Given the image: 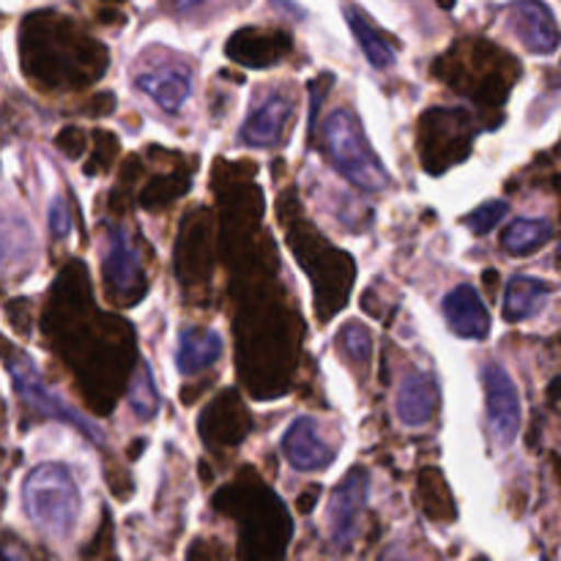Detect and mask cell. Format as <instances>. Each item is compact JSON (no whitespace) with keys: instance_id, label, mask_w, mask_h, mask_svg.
<instances>
[{"instance_id":"10","label":"cell","mask_w":561,"mask_h":561,"mask_svg":"<svg viewBox=\"0 0 561 561\" xmlns=\"http://www.w3.org/2000/svg\"><path fill=\"white\" fill-rule=\"evenodd\" d=\"M104 288H107L110 301L124 307H135L146 296L148 283L142 274L140 255L129 244V236L121 228H110L107 255L102 263Z\"/></svg>"},{"instance_id":"14","label":"cell","mask_w":561,"mask_h":561,"mask_svg":"<svg viewBox=\"0 0 561 561\" xmlns=\"http://www.w3.org/2000/svg\"><path fill=\"white\" fill-rule=\"evenodd\" d=\"M367 488H370V474L362 466H354L329 499V529H332V546L337 551H348L354 542L356 524L367 504Z\"/></svg>"},{"instance_id":"15","label":"cell","mask_w":561,"mask_h":561,"mask_svg":"<svg viewBox=\"0 0 561 561\" xmlns=\"http://www.w3.org/2000/svg\"><path fill=\"white\" fill-rule=\"evenodd\" d=\"M507 25L513 27V33L529 53H557L559 25L546 0H513L507 9Z\"/></svg>"},{"instance_id":"19","label":"cell","mask_w":561,"mask_h":561,"mask_svg":"<svg viewBox=\"0 0 561 561\" xmlns=\"http://www.w3.org/2000/svg\"><path fill=\"white\" fill-rule=\"evenodd\" d=\"M135 85L148 93L164 113H179L192 93V69L181 60H164L153 69L140 71Z\"/></svg>"},{"instance_id":"13","label":"cell","mask_w":561,"mask_h":561,"mask_svg":"<svg viewBox=\"0 0 561 561\" xmlns=\"http://www.w3.org/2000/svg\"><path fill=\"white\" fill-rule=\"evenodd\" d=\"M197 427H201V438L206 447L230 449L239 447L250 436L252 416L247 411V405L241 403L239 392L236 389H225V392H219L208 403V409H203Z\"/></svg>"},{"instance_id":"39","label":"cell","mask_w":561,"mask_h":561,"mask_svg":"<svg viewBox=\"0 0 561 561\" xmlns=\"http://www.w3.org/2000/svg\"><path fill=\"white\" fill-rule=\"evenodd\" d=\"M438 5H442V9H455V0H438Z\"/></svg>"},{"instance_id":"7","label":"cell","mask_w":561,"mask_h":561,"mask_svg":"<svg viewBox=\"0 0 561 561\" xmlns=\"http://www.w3.org/2000/svg\"><path fill=\"white\" fill-rule=\"evenodd\" d=\"M444 64L453 69L444 75V82L458 88L460 93L474 96L480 107H504L515 80L520 77V64L502 47L491 42H474L466 60H458L453 53L444 55Z\"/></svg>"},{"instance_id":"17","label":"cell","mask_w":561,"mask_h":561,"mask_svg":"<svg viewBox=\"0 0 561 561\" xmlns=\"http://www.w3.org/2000/svg\"><path fill=\"white\" fill-rule=\"evenodd\" d=\"M294 99L283 91L266 93V99L252 107L247 115L244 126H241V140L252 148H272L279 146L288 135L290 115H294Z\"/></svg>"},{"instance_id":"23","label":"cell","mask_w":561,"mask_h":561,"mask_svg":"<svg viewBox=\"0 0 561 561\" xmlns=\"http://www.w3.org/2000/svg\"><path fill=\"white\" fill-rule=\"evenodd\" d=\"M219 356H222V337L217 332H211L208 327H186L181 332L175 362L184 376H197V373L208 370L211 365H217Z\"/></svg>"},{"instance_id":"32","label":"cell","mask_w":561,"mask_h":561,"mask_svg":"<svg viewBox=\"0 0 561 561\" xmlns=\"http://www.w3.org/2000/svg\"><path fill=\"white\" fill-rule=\"evenodd\" d=\"M55 146H58V151L69 159L85 157V131H82L80 126H64V129L58 131V137H55Z\"/></svg>"},{"instance_id":"35","label":"cell","mask_w":561,"mask_h":561,"mask_svg":"<svg viewBox=\"0 0 561 561\" xmlns=\"http://www.w3.org/2000/svg\"><path fill=\"white\" fill-rule=\"evenodd\" d=\"M318 499H321V488H318V485L307 488V491L299 496V513L301 515H310L312 510H316Z\"/></svg>"},{"instance_id":"36","label":"cell","mask_w":561,"mask_h":561,"mask_svg":"<svg viewBox=\"0 0 561 561\" xmlns=\"http://www.w3.org/2000/svg\"><path fill=\"white\" fill-rule=\"evenodd\" d=\"M482 283H485V288L491 290V294H496V288H499V272H496V268H485V272H482Z\"/></svg>"},{"instance_id":"22","label":"cell","mask_w":561,"mask_h":561,"mask_svg":"<svg viewBox=\"0 0 561 561\" xmlns=\"http://www.w3.org/2000/svg\"><path fill=\"white\" fill-rule=\"evenodd\" d=\"M553 294V285L531 274H515L507 285L502 305V318L507 323H520L526 318L537 316L546 307L548 296Z\"/></svg>"},{"instance_id":"33","label":"cell","mask_w":561,"mask_h":561,"mask_svg":"<svg viewBox=\"0 0 561 561\" xmlns=\"http://www.w3.org/2000/svg\"><path fill=\"white\" fill-rule=\"evenodd\" d=\"M69 230H71L69 208H66L64 197H55L53 206H49V233H53L55 239H64Z\"/></svg>"},{"instance_id":"26","label":"cell","mask_w":561,"mask_h":561,"mask_svg":"<svg viewBox=\"0 0 561 561\" xmlns=\"http://www.w3.org/2000/svg\"><path fill=\"white\" fill-rule=\"evenodd\" d=\"M416 493H420L422 510L431 520H442V524H449L455 520L458 510H455L453 496H449L447 480L442 477L438 469H425L420 474V485H416Z\"/></svg>"},{"instance_id":"2","label":"cell","mask_w":561,"mask_h":561,"mask_svg":"<svg viewBox=\"0 0 561 561\" xmlns=\"http://www.w3.org/2000/svg\"><path fill=\"white\" fill-rule=\"evenodd\" d=\"M107 47L82 33H66L64 25H42L33 16L22 33V66L33 82L58 91L91 85L107 71Z\"/></svg>"},{"instance_id":"38","label":"cell","mask_w":561,"mask_h":561,"mask_svg":"<svg viewBox=\"0 0 561 561\" xmlns=\"http://www.w3.org/2000/svg\"><path fill=\"white\" fill-rule=\"evenodd\" d=\"M272 3H274V5H285V9H294V11H296V5L290 3V0H272Z\"/></svg>"},{"instance_id":"6","label":"cell","mask_w":561,"mask_h":561,"mask_svg":"<svg viewBox=\"0 0 561 561\" xmlns=\"http://www.w3.org/2000/svg\"><path fill=\"white\" fill-rule=\"evenodd\" d=\"M22 507L36 529L66 540L80 515V491L64 463H42L22 482Z\"/></svg>"},{"instance_id":"28","label":"cell","mask_w":561,"mask_h":561,"mask_svg":"<svg viewBox=\"0 0 561 561\" xmlns=\"http://www.w3.org/2000/svg\"><path fill=\"white\" fill-rule=\"evenodd\" d=\"M337 345H340V351L345 354V359H348L354 367L370 365L373 337H370V332L362 327V323H356V321L345 323L337 334Z\"/></svg>"},{"instance_id":"30","label":"cell","mask_w":561,"mask_h":561,"mask_svg":"<svg viewBox=\"0 0 561 561\" xmlns=\"http://www.w3.org/2000/svg\"><path fill=\"white\" fill-rule=\"evenodd\" d=\"M510 206L504 201H491V203H482L480 208L463 217V225L471 230L474 236H488L504 217H507Z\"/></svg>"},{"instance_id":"31","label":"cell","mask_w":561,"mask_h":561,"mask_svg":"<svg viewBox=\"0 0 561 561\" xmlns=\"http://www.w3.org/2000/svg\"><path fill=\"white\" fill-rule=\"evenodd\" d=\"M93 140H96V146H93V157L85 162L88 175L104 173V170L110 168V162H113L115 153H118V137L110 135V131H104V148H102V142H99L96 135H93Z\"/></svg>"},{"instance_id":"24","label":"cell","mask_w":561,"mask_h":561,"mask_svg":"<svg viewBox=\"0 0 561 561\" xmlns=\"http://www.w3.org/2000/svg\"><path fill=\"white\" fill-rule=\"evenodd\" d=\"M345 20H348L351 33L356 36V42H359L362 53H365V58L370 60L373 69H392L394 66L392 42H389V38L383 36V33L378 31V27L373 25L362 11L348 9L345 11Z\"/></svg>"},{"instance_id":"12","label":"cell","mask_w":561,"mask_h":561,"mask_svg":"<svg viewBox=\"0 0 561 561\" xmlns=\"http://www.w3.org/2000/svg\"><path fill=\"white\" fill-rule=\"evenodd\" d=\"M211 272V217L208 208L197 206L181 222L179 244H175V274L186 290L208 283Z\"/></svg>"},{"instance_id":"1","label":"cell","mask_w":561,"mask_h":561,"mask_svg":"<svg viewBox=\"0 0 561 561\" xmlns=\"http://www.w3.org/2000/svg\"><path fill=\"white\" fill-rule=\"evenodd\" d=\"M44 332L69 367H75L91 409L110 414L135 362V334L121 318L93 307L82 263L71 261L53 285Z\"/></svg>"},{"instance_id":"29","label":"cell","mask_w":561,"mask_h":561,"mask_svg":"<svg viewBox=\"0 0 561 561\" xmlns=\"http://www.w3.org/2000/svg\"><path fill=\"white\" fill-rule=\"evenodd\" d=\"M129 405L135 411L137 420H153L159 411V394L157 387H153V378H151V367H142L137 373L135 383L129 389Z\"/></svg>"},{"instance_id":"18","label":"cell","mask_w":561,"mask_h":561,"mask_svg":"<svg viewBox=\"0 0 561 561\" xmlns=\"http://www.w3.org/2000/svg\"><path fill=\"white\" fill-rule=\"evenodd\" d=\"M283 453L299 471H323L334 463L337 453L323 438L321 425L312 416H299L283 436Z\"/></svg>"},{"instance_id":"5","label":"cell","mask_w":561,"mask_h":561,"mask_svg":"<svg viewBox=\"0 0 561 561\" xmlns=\"http://www.w3.org/2000/svg\"><path fill=\"white\" fill-rule=\"evenodd\" d=\"M323 151L340 175L356 190L381 192L389 186V173L367 142L359 115L351 107H337L323 121Z\"/></svg>"},{"instance_id":"9","label":"cell","mask_w":561,"mask_h":561,"mask_svg":"<svg viewBox=\"0 0 561 561\" xmlns=\"http://www.w3.org/2000/svg\"><path fill=\"white\" fill-rule=\"evenodd\" d=\"M9 373L11 378H14V389L16 394H20L22 400H25L27 405H31L36 414L42 416H49V420H60L66 422V425H75L77 431L82 433V436L91 438L93 444H102V433H96V427L91 425L88 420H82L77 411H71L69 405L64 403V400L58 398V394H53L47 389V383L38 378V373L33 370L31 359H27L25 354H20V351H14V354L9 356Z\"/></svg>"},{"instance_id":"40","label":"cell","mask_w":561,"mask_h":561,"mask_svg":"<svg viewBox=\"0 0 561 561\" xmlns=\"http://www.w3.org/2000/svg\"><path fill=\"white\" fill-rule=\"evenodd\" d=\"M110 3H121V0H110Z\"/></svg>"},{"instance_id":"11","label":"cell","mask_w":561,"mask_h":561,"mask_svg":"<svg viewBox=\"0 0 561 561\" xmlns=\"http://www.w3.org/2000/svg\"><path fill=\"white\" fill-rule=\"evenodd\" d=\"M482 387H485L488 427L499 447H510L520 431V392L513 376L496 362L482 367Z\"/></svg>"},{"instance_id":"25","label":"cell","mask_w":561,"mask_h":561,"mask_svg":"<svg viewBox=\"0 0 561 561\" xmlns=\"http://www.w3.org/2000/svg\"><path fill=\"white\" fill-rule=\"evenodd\" d=\"M553 241V225L548 219H515L502 233V250L515 257H526Z\"/></svg>"},{"instance_id":"37","label":"cell","mask_w":561,"mask_h":561,"mask_svg":"<svg viewBox=\"0 0 561 561\" xmlns=\"http://www.w3.org/2000/svg\"><path fill=\"white\" fill-rule=\"evenodd\" d=\"M203 3H208V0H175V11H192V9H201Z\"/></svg>"},{"instance_id":"20","label":"cell","mask_w":561,"mask_h":561,"mask_svg":"<svg viewBox=\"0 0 561 561\" xmlns=\"http://www.w3.org/2000/svg\"><path fill=\"white\" fill-rule=\"evenodd\" d=\"M444 318L449 329L463 340H485L491 332V316L482 305L480 294L471 285H458L444 299Z\"/></svg>"},{"instance_id":"4","label":"cell","mask_w":561,"mask_h":561,"mask_svg":"<svg viewBox=\"0 0 561 561\" xmlns=\"http://www.w3.org/2000/svg\"><path fill=\"white\" fill-rule=\"evenodd\" d=\"M283 222L288 225V247L294 250L296 263L305 268L312 290H316L318 321L329 323L343 310L351 288H354V261H351L348 252L329 244L307 219L283 217Z\"/></svg>"},{"instance_id":"34","label":"cell","mask_w":561,"mask_h":561,"mask_svg":"<svg viewBox=\"0 0 561 561\" xmlns=\"http://www.w3.org/2000/svg\"><path fill=\"white\" fill-rule=\"evenodd\" d=\"M334 82V75H323V77H316V80L310 82V93H312V113H310V129H316L318 124V107H321L323 96H327V91L332 88Z\"/></svg>"},{"instance_id":"3","label":"cell","mask_w":561,"mask_h":561,"mask_svg":"<svg viewBox=\"0 0 561 561\" xmlns=\"http://www.w3.org/2000/svg\"><path fill=\"white\" fill-rule=\"evenodd\" d=\"M214 510L233 515L239 524L241 559H283L288 551L294 524L285 504L261 480L225 485L214 496Z\"/></svg>"},{"instance_id":"8","label":"cell","mask_w":561,"mask_h":561,"mask_svg":"<svg viewBox=\"0 0 561 561\" xmlns=\"http://www.w3.org/2000/svg\"><path fill=\"white\" fill-rule=\"evenodd\" d=\"M474 121L466 107H431L420 118V159L425 173L442 175L471 157Z\"/></svg>"},{"instance_id":"21","label":"cell","mask_w":561,"mask_h":561,"mask_svg":"<svg viewBox=\"0 0 561 561\" xmlns=\"http://www.w3.org/2000/svg\"><path fill=\"white\" fill-rule=\"evenodd\" d=\"M438 405V387L431 373L414 370L398 392V416L403 425L422 427L433 420Z\"/></svg>"},{"instance_id":"27","label":"cell","mask_w":561,"mask_h":561,"mask_svg":"<svg viewBox=\"0 0 561 561\" xmlns=\"http://www.w3.org/2000/svg\"><path fill=\"white\" fill-rule=\"evenodd\" d=\"M192 186V175L186 170H175L170 175H153L140 192V206L146 211H157V208L170 206L179 197H184Z\"/></svg>"},{"instance_id":"16","label":"cell","mask_w":561,"mask_h":561,"mask_svg":"<svg viewBox=\"0 0 561 561\" xmlns=\"http://www.w3.org/2000/svg\"><path fill=\"white\" fill-rule=\"evenodd\" d=\"M294 49L285 31H263V27H241L225 44V55L247 69H272Z\"/></svg>"}]
</instances>
